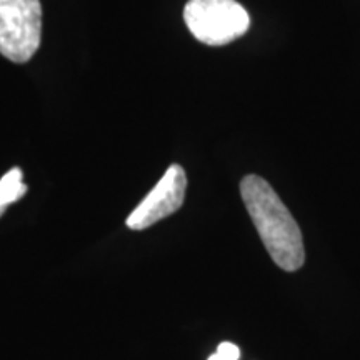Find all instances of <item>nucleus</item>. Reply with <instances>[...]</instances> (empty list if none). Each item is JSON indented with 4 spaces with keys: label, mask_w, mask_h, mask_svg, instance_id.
<instances>
[{
    "label": "nucleus",
    "mask_w": 360,
    "mask_h": 360,
    "mask_svg": "<svg viewBox=\"0 0 360 360\" xmlns=\"http://www.w3.org/2000/svg\"><path fill=\"white\" fill-rule=\"evenodd\" d=\"M240 195L274 262L287 272L302 267L305 260L302 232L267 180L259 175H247L240 182Z\"/></svg>",
    "instance_id": "nucleus-1"
},
{
    "label": "nucleus",
    "mask_w": 360,
    "mask_h": 360,
    "mask_svg": "<svg viewBox=\"0 0 360 360\" xmlns=\"http://www.w3.org/2000/svg\"><path fill=\"white\" fill-rule=\"evenodd\" d=\"M184 19L193 37L212 47L233 42L250 27L249 13L236 0H188Z\"/></svg>",
    "instance_id": "nucleus-2"
},
{
    "label": "nucleus",
    "mask_w": 360,
    "mask_h": 360,
    "mask_svg": "<svg viewBox=\"0 0 360 360\" xmlns=\"http://www.w3.org/2000/svg\"><path fill=\"white\" fill-rule=\"evenodd\" d=\"M42 40L40 0H0V53L13 64H25Z\"/></svg>",
    "instance_id": "nucleus-3"
},
{
    "label": "nucleus",
    "mask_w": 360,
    "mask_h": 360,
    "mask_svg": "<svg viewBox=\"0 0 360 360\" xmlns=\"http://www.w3.org/2000/svg\"><path fill=\"white\" fill-rule=\"evenodd\" d=\"M187 175L180 165L174 164L165 170L164 177L148 192V195L129 215L127 227L132 231H143L160 222L182 207L186 199Z\"/></svg>",
    "instance_id": "nucleus-4"
},
{
    "label": "nucleus",
    "mask_w": 360,
    "mask_h": 360,
    "mask_svg": "<svg viewBox=\"0 0 360 360\" xmlns=\"http://www.w3.org/2000/svg\"><path fill=\"white\" fill-rule=\"evenodd\" d=\"M24 174L19 167L8 170V172L0 179V217L7 210V207L13 202L20 200L25 195L27 186L24 184Z\"/></svg>",
    "instance_id": "nucleus-5"
},
{
    "label": "nucleus",
    "mask_w": 360,
    "mask_h": 360,
    "mask_svg": "<svg viewBox=\"0 0 360 360\" xmlns=\"http://www.w3.org/2000/svg\"><path fill=\"white\" fill-rule=\"evenodd\" d=\"M240 357V350L236 344L231 342H222L217 347V352L210 355L209 360H238Z\"/></svg>",
    "instance_id": "nucleus-6"
}]
</instances>
